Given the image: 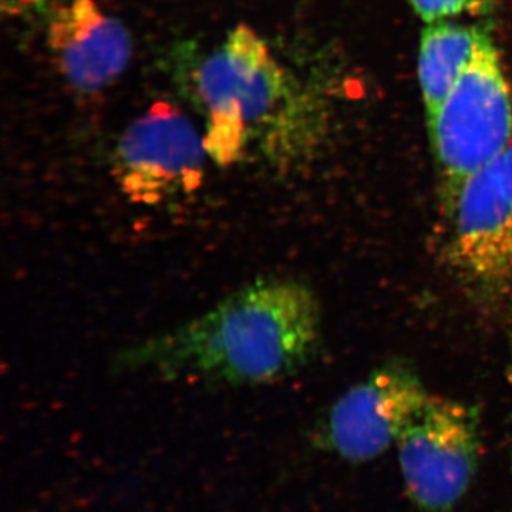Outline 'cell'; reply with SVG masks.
<instances>
[{"label": "cell", "instance_id": "9", "mask_svg": "<svg viewBox=\"0 0 512 512\" xmlns=\"http://www.w3.org/2000/svg\"><path fill=\"white\" fill-rule=\"evenodd\" d=\"M483 33L453 23H430L421 33L419 79L429 130L467 69Z\"/></svg>", "mask_w": 512, "mask_h": 512}, {"label": "cell", "instance_id": "3", "mask_svg": "<svg viewBox=\"0 0 512 512\" xmlns=\"http://www.w3.org/2000/svg\"><path fill=\"white\" fill-rule=\"evenodd\" d=\"M429 133L448 210L468 178L512 143L510 87L500 55L484 33Z\"/></svg>", "mask_w": 512, "mask_h": 512}, {"label": "cell", "instance_id": "2", "mask_svg": "<svg viewBox=\"0 0 512 512\" xmlns=\"http://www.w3.org/2000/svg\"><path fill=\"white\" fill-rule=\"evenodd\" d=\"M194 86L205 113V150L221 167L238 163L258 143L269 163L289 170L319 146L305 92L247 25L229 30L202 60Z\"/></svg>", "mask_w": 512, "mask_h": 512}, {"label": "cell", "instance_id": "12", "mask_svg": "<svg viewBox=\"0 0 512 512\" xmlns=\"http://www.w3.org/2000/svg\"><path fill=\"white\" fill-rule=\"evenodd\" d=\"M501 173H503L505 188L512 204V143L500 156Z\"/></svg>", "mask_w": 512, "mask_h": 512}, {"label": "cell", "instance_id": "13", "mask_svg": "<svg viewBox=\"0 0 512 512\" xmlns=\"http://www.w3.org/2000/svg\"><path fill=\"white\" fill-rule=\"evenodd\" d=\"M508 380H510L512 386V339H511V356H510V366H508Z\"/></svg>", "mask_w": 512, "mask_h": 512}, {"label": "cell", "instance_id": "10", "mask_svg": "<svg viewBox=\"0 0 512 512\" xmlns=\"http://www.w3.org/2000/svg\"><path fill=\"white\" fill-rule=\"evenodd\" d=\"M473 0H410L414 12L426 23H439L460 15Z\"/></svg>", "mask_w": 512, "mask_h": 512}, {"label": "cell", "instance_id": "4", "mask_svg": "<svg viewBox=\"0 0 512 512\" xmlns=\"http://www.w3.org/2000/svg\"><path fill=\"white\" fill-rule=\"evenodd\" d=\"M481 447L476 407L430 393L396 443L404 488L416 511H453L476 478Z\"/></svg>", "mask_w": 512, "mask_h": 512}, {"label": "cell", "instance_id": "6", "mask_svg": "<svg viewBox=\"0 0 512 512\" xmlns=\"http://www.w3.org/2000/svg\"><path fill=\"white\" fill-rule=\"evenodd\" d=\"M447 212L448 259L458 278L485 301L512 303V204L500 157L468 178Z\"/></svg>", "mask_w": 512, "mask_h": 512}, {"label": "cell", "instance_id": "1", "mask_svg": "<svg viewBox=\"0 0 512 512\" xmlns=\"http://www.w3.org/2000/svg\"><path fill=\"white\" fill-rule=\"evenodd\" d=\"M315 292L289 278H261L210 311L117 353V373L231 386L275 383L308 365L319 348Z\"/></svg>", "mask_w": 512, "mask_h": 512}, {"label": "cell", "instance_id": "5", "mask_svg": "<svg viewBox=\"0 0 512 512\" xmlns=\"http://www.w3.org/2000/svg\"><path fill=\"white\" fill-rule=\"evenodd\" d=\"M208 154L204 137L174 104L156 101L121 134L113 157L120 190L137 204L156 205L195 190Z\"/></svg>", "mask_w": 512, "mask_h": 512}, {"label": "cell", "instance_id": "11", "mask_svg": "<svg viewBox=\"0 0 512 512\" xmlns=\"http://www.w3.org/2000/svg\"><path fill=\"white\" fill-rule=\"evenodd\" d=\"M45 2L46 0H2V10L6 15L16 16L35 9Z\"/></svg>", "mask_w": 512, "mask_h": 512}, {"label": "cell", "instance_id": "7", "mask_svg": "<svg viewBox=\"0 0 512 512\" xmlns=\"http://www.w3.org/2000/svg\"><path fill=\"white\" fill-rule=\"evenodd\" d=\"M429 396L412 367H379L332 404L315 431L316 444L349 463L375 460L396 446Z\"/></svg>", "mask_w": 512, "mask_h": 512}, {"label": "cell", "instance_id": "8", "mask_svg": "<svg viewBox=\"0 0 512 512\" xmlns=\"http://www.w3.org/2000/svg\"><path fill=\"white\" fill-rule=\"evenodd\" d=\"M47 46L57 70L83 93L107 89L131 59V39L123 23L96 0H70L53 12Z\"/></svg>", "mask_w": 512, "mask_h": 512}]
</instances>
